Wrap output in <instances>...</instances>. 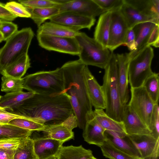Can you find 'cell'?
<instances>
[{"instance_id":"obj_1","label":"cell","mask_w":159,"mask_h":159,"mask_svg":"<svg viewBox=\"0 0 159 159\" xmlns=\"http://www.w3.org/2000/svg\"><path fill=\"white\" fill-rule=\"evenodd\" d=\"M8 111L44 126L61 124L74 114L68 98L63 93L50 95L35 93Z\"/></svg>"},{"instance_id":"obj_2","label":"cell","mask_w":159,"mask_h":159,"mask_svg":"<svg viewBox=\"0 0 159 159\" xmlns=\"http://www.w3.org/2000/svg\"><path fill=\"white\" fill-rule=\"evenodd\" d=\"M86 66L78 59L67 62L61 68L64 79L63 93L75 98L89 117L93 111L85 84L84 70Z\"/></svg>"},{"instance_id":"obj_3","label":"cell","mask_w":159,"mask_h":159,"mask_svg":"<svg viewBox=\"0 0 159 159\" xmlns=\"http://www.w3.org/2000/svg\"><path fill=\"white\" fill-rule=\"evenodd\" d=\"M102 86L105 104V113L110 117L122 121L124 107L121 104L118 80V67L116 54L111 52L110 60L104 69Z\"/></svg>"},{"instance_id":"obj_4","label":"cell","mask_w":159,"mask_h":159,"mask_svg":"<svg viewBox=\"0 0 159 159\" xmlns=\"http://www.w3.org/2000/svg\"><path fill=\"white\" fill-rule=\"evenodd\" d=\"M24 79V89L30 92L49 95L63 93L64 79L61 67L51 71L37 72Z\"/></svg>"},{"instance_id":"obj_5","label":"cell","mask_w":159,"mask_h":159,"mask_svg":"<svg viewBox=\"0 0 159 159\" xmlns=\"http://www.w3.org/2000/svg\"><path fill=\"white\" fill-rule=\"evenodd\" d=\"M34 33L27 27L18 30L0 49V73L25 54H28Z\"/></svg>"},{"instance_id":"obj_6","label":"cell","mask_w":159,"mask_h":159,"mask_svg":"<svg viewBox=\"0 0 159 159\" xmlns=\"http://www.w3.org/2000/svg\"><path fill=\"white\" fill-rule=\"evenodd\" d=\"M75 38L79 47V59L87 66H93L104 69L112 52L84 33L80 32Z\"/></svg>"},{"instance_id":"obj_7","label":"cell","mask_w":159,"mask_h":159,"mask_svg":"<svg viewBox=\"0 0 159 159\" xmlns=\"http://www.w3.org/2000/svg\"><path fill=\"white\" fill-rule=\"evenodd\" d=\"M154 56L153 48L148 46L130 60L128 68V83L131 88L142 86L145 80L153 74L151 64Z\"/></svg>"},{"instance_id":"obj_8","label":"cell","mask_w":159,"mask_h":159,"mask_svg":"<svg viewBox=\"0 0 159 159\" xmlns=\"http://www.w3.org/2000/svg\"><path fill=\"white\" fill-rule=\"evenodd\" d=\"M130 92L131 98L128 104L148 128L155 104L143 86L131 88Z\"/></svg>"},{"instance_id":"obj_9","label":"cell","mask_w":159,"mask_h":159,"mask_svg":"<svg viewBox=\"0 0 159 159\" xmlns=\"http://www.w3.org/2000/svg\"><path fill=\"white\" fill-rule=\"evenodd\" d=\"M39 45L48 51L74 55L79 54V47L75 37H57L37 34Z\"/></svg>"},{"instance_id":"obj_10","label":"cell","mask_w":159,"mask_h":159,"mask_svg":"<svg viewBox=\"0 0 159 159\" xmlns=\"http://www.w3.org/2000/svg\"><path fill=\"white\" fill-rule=\"evenodd\" d=\"M129 29L126 22L120 10L111 11V21L107 48L111 52L124 45Z\"/></svg>"},{"instance_id":"obj_11","label":"cell","mask_w":159,"mask_h":159,"mask_svg":"<svg viewBox=\"0 0 159 159\" xmlns=\"http://www.w3.org/2000/svg\"><path fill=\"white\" fill-rule=\"evenodd\" d=\"M56 7L58 9L59 13L70 12L94 18L107 11L100 8L93 0H68Z\"/></svg>"},{"instance_id":"obj_12","label":"cell","mask_w":159,"mask_h":159,"mask_svg":"<svg viewBox=\"0 0 159 159\" xmlns=\"http://www.w3.org/2000/svg\"><path fill=\"white\" fill-rule=\"evenodd\" d=\"M49 20L50 21L69 27L77 31L84 28L90 29L96 21L95 18L70 12L59 13Z\"/></svg>"},{"instance_id":"obj_13","label":"cell","mask_w":159,"mask_h":159,"mask_svg":"<svg viewBox=\"0 0 159 159\" xmlns=\"http://www.w3.org/2000/svg\"><path fill=\"white\" fill-rule=\"evenodd\" d=\"M122 121L127 135H151L148 127L128 104L124 107Z\"/></svg>"},{"instance_id":"obj_14","label":"cell","mask_w":159,"mask_h":159,"mask_svg":"<svg viewBox=\"0 0 159 159\" xmlns=\"http://www.w3.org/2000/svg\"><path fill=\"white\" fill-rule=\"evenodd\" d=\"M84 79L87 92L92 106L95 109H105V101L102 86L98 84L87 66L84 70Z\"/></svg>"},{"instance_id":"obj_15","label":"cell","mask_w":159,"mask_h":159,"mask_svg":"<svg viewBox=\"0 0 159 159\" xmlns=\"http://www.w3.org/2000/svg\"><path fill=\"white\" fill-rule=\"evenodd\" d=\"M118 67V80L121 102L124 106L129 99L128 84V68L130 60L128 53L116 54Z\"/></svg>"},{"instance_id":"obj_16","label":"cell","mask_w":159,"mask_h":159,"mask_svg":"<svg viewBox=\"0 0 159 159\" xmlns=\"http://www.w3.org/2000/svg\"><path fill=\"white\" fill-rule=\"evenodd\" d=\"M32 139L37 159H48L54 157L63 143L57 140L42 137Z\"/></svg>"},{"instance_id":"obj_17","label":"cell","mask_w":159,"mask_h":159,"mask_svg":"<svg viewBox=\"0 0 159 159\" xmlns=\"http://www.w3.org/2000/svg\"><path fill=\"white\" fill-rule=\"evenodd\" d=\"M105 130L94 117L93 112L88 118L83 136L88 143L100 147L106 140Z\"/></svg>"},{"instance_id":"obj_18","label":"cell","mask_w":159,"mask_h":159,"mask_svg":"<svg viewBox=\"0 0 159 159\" xmlns=\"http://www.w3.org/2000/svg\"><path fill=\"white\" fill-rule=\"evenodd\" d=\"M139 153L142 159H147L159 147V139L151 135H128Z\"/></svg>"},{"instance_id":"obj_19","label":"cell","mask_w":159,"mask_h":159,"mask_svg":"<svg viewBox=\"0 0 159 159\" xmlns=\"http://www.w3.org/2000/svg\"><path fill=\"white\" fill-rule=\"evenodd\" d=\"M157 25L153 22H147L139 24L133 27L136 35L135 47L133 51L128 53L130 60L148 47L147 43L149 36Z\"/></svg>"},{"instance_id":"obj_20","label":"cell","mask_w":159,"mask_h":159,"mask_svg":"<svg viewBox=\"0 0 159 159\" xmlns=\"http://www.w3.org/2000/svg\"><path fill=\"white\" fill-rule=\"evenodd\" d=\"M104 134L106 140L117 149L131 156L141 158L128 135L122 136L116 132L107 130H105Z\"/></svg>"},{"instance_id":"obj_21","label":"cell","mask_w":159,"mask_h":159,"mask_svg":"<svg viewBox=\"0 0 159 159\" xmlns=\"http://www.w3.org/2000/svg\"><path fill=\"white\" fill-rule=\"evenodd\" d=\"M120 10L129 29L133 28L139 24L147 22H152L159 25V20L142 14L125 1Z\"/></svg>"},{"instance_id":"obj_22","label":"cell","mask_w":159,"mask_h":159,"mask_svg":"<svg viewBox=\"0 0 159 159\" xmlns=\"http://www.w3.org/2000/svg\"><path fill=\"white\" fill-rule=\"evenodd\" d=\"M80 32L73 29L52 22L44 23L38 27L37 34L57 37H75Z\"/></svg>"},{"instance_id":"obj_23","label":"cell","mask_w":159,"mask_h":159,"mask_svg":"<svg viewBox=\"0 0 159 159\" xmlns=\"http://www.w3.org/2000/svg\"><path fill=\"white\" fill-rule=\"evenodd\" d=\"M111 14V11H107L100 16L94 33V38L104 48L108 46Z\"/></svg>"},{"instance_id":"obj_24","label":"cell","mask_w":159,"mask_h":159,"mask_svg":"<svg viewBox=\"0 0 159 159\" xmlns=\"http://www.w3.org/2000/svg\"><path fill=\"white\" fill-rule=\"evenodd\" d=\"M93 115L95 119L105 130L116 132L122 136L126 134L122 121H117L109 116L102 109H95Z\"/></svg>"},{"instance_id":"obj_25","label":"cell","mask_w":159,"mask_h":159,"mask_svg":"<svg viewBox=\"0 0 159 159\" xmlns=\"http://www.w3.org/2000/svg\"><path fill=\"white\" fill-rule=\"evenodd\" d=\"M42 133L43 137L52 139L63 143L74 138V132L62 123L48 126L38 131Z\"/></svg>"},{"instance_id":"obj_26","label":"cell","mask_w":159,"mask_h":159,"mask_svg":"<svg viewBox=\"0 0 159 159\" xmlns=\"http://www.w3.org/2000/svg\"><path fill=\"white\" fill-rule=\"evenodd\" d=\"M93 156L91 150L86 149L81 145L62 146L54 157L55 159H89Z\"/></svg>"},{"instance_id":"obj_27","label":"cell","mask_w":159,"mask_h":159,"mask_svg":"<svg viewBox=\"0 0 159 159\" xmlns=\"http://www.w3.org/2000/svg\"><path fill=\"white\" fill-rule=\"evenodd\" d=\"M30 67L29 56L28 54H25L0 73L3 76L21 78Z\"/></svg>"},{"instance_id":"obj_28","label":"cell","mask_w":159,"mask_h":159,"mask_svg":"<svg viewBox=\"0 0 159 159\" xmlns=\"http://www.w3.org/2000/svg\"><path fill=\"white\" fill-rule=\"evenodd\" d=\"M124 0L142 14L159 20V0Z\"/></svg>"},{"instance_id":"obj_29","label":"cell","mask_w":159,"mask_h":159,"mask_svg":"<svg viewBox=\"0 0 159 159\" xmlns=\"http://www.w3.org/2000/svg\"><path fill=\"white\" fill-rule=\"evenodd\" d=\"M35 93L29 91H23L8 93L2 96L0 101V106L8 111L21 105L26 100L33 96Z\"/></svg>"},{"instance_id":"obj_30","label":"cell","mask_w":159,"mask_h":159,"mask_svg":"<svg viewBox=\"0 0 159 159\" xmlns=\"http://www.w3.org/2000/svg\"><path fill=\"white\" fill-rule=\"evenodd\" d=\"M33 131L9 124L2 125L0 126V139H24Z\"/></svg>"},{"instance_id":"obj_31","label":"cell","mask_w":159,"mask_h":159,"mask_svg":"<svg viewBox=\"0 0 159 159\" xmlns=\"http://www.w3.org/2000/svg\"><path fill=\"white\" fill-rule=\"evenodd\" d=\"M13 159H37L34 151L33 140L30 137L20 141L15 150Z\"/></svg>"},{"instance_id":"obj_32","label":"cell","mask_w":159,"mask_h":159,"mask_svg":"<svg viewBox=\"0 0 159 159\" xmlns=\"http://www.w3.org/2000/svg\"><path fill=\"white\" fill-rule=\"evenodd\" d=\"M27 9L30 14V18L37 25L38 27L43 24L46 20L50 19L59 13L58 9L56 7L33 9Z\"/></svg>"},{"instance_id":"obj_33","label":"cell","mask_w":159,"mask_h":159,"mask_svg":"<svg viewBox=\"0 0 159 159\" xmlns=\"http://www.w3.org/2000/svg\"><path fill=\"white\" fill-rule=\"evenodd\" d=\"M143 86L154 103H158L159 97V76L153 72L144 82Z\"/></svg>"},{"instance_id":"obj_34","label":"cell","mask_w":159,"mask_h":159,"mask_svg":"<svg viewBox=\"0 0 159 159\" xmlns=\"http://www.w3.org/2000/svg\"><path fill=\"white\" fill-rule=\"evenodd\" d=\"M100 147L103 155L109 159H142L128 155L116 148L107 140Z\"/></svg>"},{"instance_id":"obj_35","label":"cell","mask_w":159,"mask_h":159,"mask_svg":"<svg viewBox=\"0 0 159 159\" xmlns=\"http://www.w3.org/2000/svg\"><path fill=\"white\" fill-rule=\"evenodd\" d=\"M1 91L10 93L22 91L24 79L16 78L9 76H2L1 78Z\"/></svg>"},{"instance_id":"obj_36","label":"cell","mask_w":159,"mask_h":159,"mask_svg":"<svg viewBox=\"0 0 159 159\" xmlns=\"http://www.w3.org/2000/svg\"><path fill=\"white\" fill-rule=\"evenodd\" d=\"M8 124L24 129L38 131L43 129L44 126L28 118H16L11 120Z\"/></svg>"},{"instance_id":"obj_37","label":"cell","mask_w":159,"mask_h":159,"mask_svg":"<svg viewBox=\"0 0 159 159\" xmlns=\"http://www.w3.org/2000/svg\"><path fill=\"white\" fill-rule=\"evenodd\" d=\"M18 2L29 9L54 7L59 5L55 0H20Z\"/></svg>"},{"instance_id":"obj_38","label":"cell","mask_w":159,"mask_h":159,"mask_svg":"<svg viewBox=\"0 0 159 159\" xmlns=\"http://www.w3.org/2000/svg\"><path fill=\"white\" fill-rule=\"evenodd\" d=\"M5 6L9 11L17 17H30V14L27 9L20 3L15 1L9 2Z\"/></svg>"},{"instance_id":"obj_39","label":"cell","mask_w":159,"mask_h":159,"mask_svg":"<svg viewBox=\"0 0 159 159\" xmlns=\"http://www.w3.org/2000/svg\"><path fill=\"white\" fill-rule=\"evenodd\" d=\"M151 135L156 139H159V107L158 103L154 105L148 126Z\"/></svg>"},{"instance_id":"obj_40","label":"cell","mask_w":159,"mask_h":159,"mask_svg":"<svg viewBox=\"0 0 159 159\" xmlns=\"http://www.w3.org/2000/svg\"><path fill=\"white\" fill-rule=\"evenodd\" d=\"M102 9L107 11L120 10L124 0H93Z\"/></svg>"},{"instance_id":"obj_41","label":"cell","mask_w":159,"mask_h":159,"mask_svg":"<svg viewBox=\"0 0 159 159\" xmlns=\"http://www.w3.org/2000/svg\"><path fill=\"white\" fill-rule=\"evenodd\" d=\"M18 31L17 25L10 21L2 20L0 25V32L3 41H6Z\"/></svg>"},{"instance_id":"obj_42","label":"cell","mask_w":159,"mask_h":159,"mask_svg":"<svg viewBox=\"0 0 159 159\" xmlns=\"http://www.w3.org/2000/svg\"><path fill=\"white\" fill-rule=\"evenodd\" d=\"M19 118H28L23 116L11 113L0 106V125L8 124L12 120Z\"/></svg>"},{"instance_id":"obj_43","label":"cell","mask_w":159,"mask_h":159,"mask_svg":"<svg viewBox=\"0 0 159 159\" xmlns=\"http://www.w3.org/2000/svg\"><path fill=\"white\" fill-rule=\"evenodd\" d=\"M135 33L133 28L129 29L126 35L124 45L127 46L130 51L135 48Z\"/></svg>"},{"instance_id":"obj_44","label":"cell","mask_w":159,"mask_h":159,"mask_svg":"<svg viewBox=\"0 0 159 159\" xmlns=\"http://www.w3.org/2000/svg\"><path fill=\"white\" fill-rule=\"evenodd\" d=\"M148 46L159 47V25H157L152 31L147 43Z\"/></svg>"},{"instance_id":"obj_45","label":"cell","mask_w":159,"mask_h":159,"mask_svg":"<svg viewBox=\"0 0 159 159\" xmlns=\"http://www.w3.org/2000/svg\"><path fill=\"white\" fill-rule=\"evenodd\" d=\"M5 5L0 2V19L10 21L13 20L17 17L9 11Z\"/></svg>"},{"instance_id":"obj_46","label":"cell","mask_w":159,"mask_h":159,"mask_svg":"<svg viewBox=\"0 0 159 159\" xmlns=\"http://www.w3.org/2000/svg\"><path fill=\"white\" fill-rule=\"evenodd\" d=\"M15 150L0 148V159H13Z\"/></svg>"},{"instance_id":"obj_47","label":"cell","mask_w":159,"mask_h":159,"mask_svg":"<svg viewBox=\"0 0 159 159\" xmlns=\"http://www.w3.org/2000/svg\"><path fill=\"white\" fill-rule=\"evenodd\" d=\"M3 41V37L2 34L0 32V43Z\"/></svg>"},{"instance_id":"obj_48","label":"cell","mask_w":159,"mask_h":159,"mask_svg":"<svg viewBox=\"0 0 159 159\" xmlns=\"http://www.w3.org/2000/svg\"><path fill=\"white\" fill-rule=\"evenodd\" d=\"M89 159H97V158H95L94 156H93L92 157L90 158Z\"/></svg>"},{"instance_id":"obj_49","label":"cell","mask_w":159,"mask_h":159,"mask_svg":"<svg viewBox=\"0 0 159 159\" xmlns=\"http://www.w3.org/2000/svg\"><path fill=\"white\" fill-rule=\"evenodd\" d=\"M48 159H55V158H54V157H51L50 158H49Z\"/></svg>"},{"instance_id":"obj_50","label":"cell","mask_w":159,"mask_h":159,"mask_svg":"<svg viewBox=\"0 0 159 159\" xmlns=\"http://www.w3.org/2000/svg\"><path fill=\"white\" fill-rule=\"evenodd\" d=\"M1 97H2V96H1V95H0V100H1Z\"/></svg>"},{"instance_id":"obj_51","label":"cell","mask_w":159,"mask_h":159,"mask_svg":"<svg viewBox=\"0 0 159 159\" xmlns=\"http://www.w3.org/2000/svg\"><path fill=\"white\" fill-rule=\"evenodd\" d=\"M1 21H2V20L0 19V25H1Z\"/></svg>"},{"instance_id":"obj_52","label":"cell","mask_w":159,"mask_h":159,"mask_svg":"<svg viewBox=\"0 0 159 159\" xmlns=\"http://www.w3.org/2000/svg\"><path fill=\"white\" fill-rule=\"evenodd\" d=\"M1 125H0V126H1Z\"/></svg>"}]
</instances>
